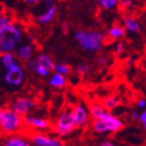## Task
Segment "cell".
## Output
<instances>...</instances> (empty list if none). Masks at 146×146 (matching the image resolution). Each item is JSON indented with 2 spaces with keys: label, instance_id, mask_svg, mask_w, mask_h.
Instances as JSON below:
<instances>
[{
  "label": "cell",
  "instance_id": "cell-1",
  "mask_svg": "<svg viewBox=\"0 0 146 146\" xmlns=\"http://www.w3.org/2000/svg\"><path fill=\"white\" fill-rule=\"evenodd\" d=\"M75 39L84 51L95 53L101 50L106 40V36L98 30L81 29L75 33Z\"/></svg>",
  "mask_w": 146,
  "mask_h": 146
},
{
  "label": "cell",
  "instance_id": "cell-2",
  "mask_svg": "<svg viewBox=\"0 0 146 146\" xmlns=\"http://www.w3.org/2000/svg\"><path fill=\"white\" fill-rule=\"evenodd\" d=\"M24 38V30L20 25L12 23L0 31V54L15 52Z\"/></svg>",
  "mask_w": 146,
  "mask_h": 146
},
{
  "label": "cell",
  "instance_id": "cell-3",
  "mask_svg": "<svg viewBox=\"0 0 146 146\" xmlns=\"http://www.w3.org/2000/svg\"><path fill=\"white\" fill-rule=\"evenodd\" d=\"M125 123L117 115H115L111 111H107L98 119H93L91 128L93 132L99 135L115 134L124 128Z\"/></svg>",
  "mask_w": 146,
  "mask_h": 146
},
{
  "label": "cell",
  "instance_id": "cell-4",
  "mask_svg": "<svg viewBox=\"0 0 146 146\" xmlns=\"http://www.w3.org/2000/svg\"><path fill=\"white\" fill-rule=\"evenodd\" d=\"M24 128L23 117L15 113L10 107L0 108V132L6 136L20 134Z\"/></svg>",
  "mask_w": 146,
  "mask_h": 146
},
{
  "label": "cell",
  "instance_id": "cell-5",
  "mask_svg": "<svg viewBox=\"0 0 146 146\" xmlns=\"http://www.w3.org/2000/svg\"><path fill=\"white\" fill-rule=\"evenodd\" d=\"M52 129L56 136L58 137H68L76 130V126L74 124L73 117H72L71 108H64L58 113L52 125Z\"/></svg>",
  "mask_w": 146,
  "mask_h": 146
},
{
  "label": "cell",
  "instance_id": "cell-6",
  "mask_svg": "<svg viewBox=\"0 0 146 146\" xmlns=\"http://www.w3.org/2000/svg\"><path fill=\"white\" fill-rule=\"evenodd\" d=\"M4 83L12 88H20L26 80V72L22 62L17 60L15 63L5 68V74L3 76Z\"/></svg>",
  "mask_w": 146,
  "mask_h": 146
},
{
  "label": "cell",
  "instance_id": "cell-7",
  "mask_svg": "<svg viewBox=\"0 0 146 146\" xmlns=\"http://www.w3.org/2000/svg\"><path fill=\"white\" fill-rule=\"evenodd\" d=\"M9 107L15 113L24 117L36 110L37 103L33 98L29 96H20L15 98V100H12Z\"/></svg>",
  "mask_w": 146,
  "mask_h": 146
},
{
  "label": "cell",
  "instance_id": "cell-8",
  "mask_svg": "<svg viewBox=\"0 0 146 146\" xmlns=\"http://www.w3.org/2000/svg\"><path fill=\"white\" fill-rule=\"evenodd\" d=\"M23 123H24V127H26L33 132L47 131L52 126L51 122L48 119L33 115V113H30V115L23 117Z\"/></svg>",
  "mask_w": 146,
  "mask_h": 146
},
{
  "label": "cell",
  "instance_id": "cell-9",
  "mask_svg": "<svg viewBox=\"0 0 146 146\" xmlns=\"http://www.w3.org/2000/svg\"><path fill=\"white\" fill-rule=\"evenodd\" d=\"M72 117L76 128L82 129L85 128L90 122V113L88 110V106L85 103H78L71 108Z\"/></svg>",
  "mask_w": 146,
  "mask_h": 146
},
{
  "label": "cell",
  "instance_id": "cell-10",
  "mask_svg": "<svg viewBox=\"0 0 146 146\" xmlns=\"http://www.w3.org/2000/svg\"><path fill=\"white\" fill-rule=\"evenodd\" d=\"M33 146H61L64 145L60 138L52 135L45 134L43 132H33L29 136Z\"/></svg>",
  "mask_w": 146,
  "mask_h": 146
},
{
  "label": "cell",
  "instance_id": "cell-11",
  "mask_svg": "<svg viewBox=\"0 0 146 146\" xmlns=\"http://www.w3.org/2000/svg\"><path fill=\"white\" fill-rule=\"evenodd\" d=\"M15 54L17 58L21 62H26L30 59L34 58L35 55V47L30 43H23L20 44L17 48L15 50Z\"/></svg>",
  "mask_w": 146,
  "mask_h": 146
},
{
  "label": "cell",
  "instance_id": "cell-12",
  "mask_svg": "<svg viewBox=\"0 0 146 146\" xmlns=\"http://www.w3.org/2000/svg\"><path fill=\"white\" fill-rule=\"evenodd\" d=\"M1 146H33L29 137L22 134L8 135L2 140Z\"/></svg>",
  "mask_w": 146,
  "mask_h": 146
},
{
  "label": "cell",
  "instance_id": "cell-13",
  "mask_svg": "<svg viewBox=\"0 0 146 146\" xmlns=\"http://www.w3.org/2000/svg\"><path fill=\"white\" fill-rule=\"evenodd\" d=\"M123 27H124L125 31L129 32L131 34H140L142 31L141 22L133 15H128V17H124Z\"/></svg>",
  "mask_w": 146,
  "mask_h": 146
},
{
  "label": "cell",
  "instance_id": "cell-14",
  "mask_svg": "<svg viewBox=\"0 0 146 146\" xmlns=\"http://www.w3.org/2000/svg\"><path fill=\"white\" fill-rule=\"evenodd\" d=\"M57 12H58V8L56 5H53L51 7H47L37 17V21L41 25H48L56 17Z\"/></svg>",
  "mask_w": 146,
  "mask_h": 146
},
{
  "label": "cell",
  "instance_id": "cell-15",
  "mask_svg": "<svg viewBox=\"0 0 146 146\" xmlns=\"http://www.w3.org/2000/svg\"><path fill=\"white\" fill-rule=\"evenodd\" d=\"M127 32L125 31L122 25H113L108 29L107 34L105 36L110 38V40H122L126 37Z\"/></svg>",
  "mask_w": 146,
  "mask_h": 146
},
{
  "label": "cell",
  "instance_id": "cell-16",
  "mask_svg": "<svg viewBox=\"0 0 146 146\" xmlns=\"http://www.w3.org/2000/svg\"><path fill=\"white\" fill-rule=\"evenodd\" d=\"M48 83L52 88L62 89V88H64L68 85V79H66V76H62L57 73H53L52 75L49 76Z\"/></svg>",
  "mask_w": 146,
  "mask_h": 146
},
{
  "label": "cell",
  "instance_id": "cell-17",
  "mask_svg": "<svg viewBox=\"0 0 146 146\" xmlns=\"http://www.w3.org/2000/svg\"><path fill=\"white\" fill-rule=\"evenodd\" d=\"M88 110L90 113V117H92L93 119H98L102 117L104 113H106L108 110H106L103 107L102 103L100 102H92L89 106H88Z\"/></svg>",
  "mask_w": 146,
  "mask_h": 146
},
{
  "label": "cell",
  "instance_id": "cell-18",
  "mask_svg": "<svg viewBox=\"0 0 146 146\" xmlns=\"http://www.w3.org/2000/svg\"><path fill=\"white\" fill-rule=\"evenodd\" d=\"M35 59H36L37 64L46 68L47 70H49L50 72L53 71V66H54V63L55 62H54L53 58H52L48 53H45V52L39 53Z\"/></svg>",
  "mask_w": 146,
  "mask_h": 146
},
{
  "label": "cell",
  "instance_id": "cell-19",
  "mask_svg": "<svg viewBox=\"0 0 146 146\" xmlns=\"http://www.w3.org/2000/svg\"><path fill=\"white\" fill-rule=\"evenodd\" d=\"M19 59L17 58L15 52H5L0 54V64L4 68H7L11 64L15 63Z\"/></svg>",
  "mask_w": 146,
  "mask_h": 146
},
{
  "label": "cell",
  "instance_id": "cell-20",
  "mask_svg": "<svg viewBox=\"0 0 146 146\" xmlns=\"http://www.w3.org/2000/svg\"><path fill=\"white\" fill-rule=\"evenodd\" d=\"M102 105L106 110L111 111V110H115V108H117L121 105V101L115 96H108V97H106L103 100Z\"/></svg>",
  "mask_w": 146,
  "mask_h": 146
},
{
  "label": "cell",
  "instance_id": "cell-21",
  "mask_svg": "<svg viewBox=\"0 0 146 146\" xmlns=\"http://www.w3.org/2000/svg\"><path fill=\"white\" fill-rule=\"evenodd\" d=\"M96 2L102 10L110 11V10L117 8L119 0H96Z\"/></svg>",
  "mask_w": 146,
  "mask_h": 146
},
{
  "label": "cell",
  "instance_id": "cell-22",
  "mask_svg": "<svg viewBox=\"0 0 146 146\" xmlns=\"http://www.w3.org/2000/svg\"><path fill=\"white\" fill-rule=\"evenodd\" d=\"M53 71L54 73L60 74V75L66 77L72 73V68L66 62H55L53 66Z\"/></svg>",
  "mask_w": 146,
  "mask_h": 146
},
{
  "label": "cell",
  "instance_id": "cell-23",
  "mask_svg": "<svg viewBox=\"0 0 146 146\" xmlns=\"http://www.w3.org/2000/svg\"><path fill=\"white\" fill-rule=\"evenodd\" d=\"M77 72H78L79 75L86 76L91 72V66L87 62H80L77 66Z\"/></svg>",
  "mask_w": 146,
  "mask_h": 146
},
{
  "label": "cell",
  "instance_id": "cell-24",
  "mask_svg": "<svg viewBox=\"0 0 146 146\" xmlns=\"http://www.w3.org/2000/svg\"><path fill=\"white\" fill-rule=\"evenodd\" d=\"M34 73L36 74V75L39 76V77H42V78H46V77H49V76H50V73H51V72L49 71V70H47L46 68H44V66L37 64L36 68H35Z\"/></svg>",
  "mask_w": 146,
  "mask_h": 146
},
{
  "label": "cell",
  "instance_id": "cell-25",
  "mask_svg": "<svg viewBox=\"0 0 146 146\" xmlns=\"http://www.w3.org/2000/svg\"><path fill=\"white\" fill-rule=\"evenodd\" d=\"M12 23H15L13 22V19L10 15H8L7 13L3 15L2 17H0V31L5 29V28L9 26L10 24H12Z\"/></svg>",
  "mask_w": 146,
  "mask_h": 146
},
{
  "label": "cell",
  "instance_id": "cell-26",
  "mask_svg": "<svg viewBox=\"0 0 146 146\" xmlns=\"http://www.w3.org/2000/svg\"><path fill=\"white\" fill-rule=\"evenodd\" d=\"M133 4H134V0H119L117 7L123 10H128L133 6Z\"/></svg>",
  "mask_w": 146,
  "mask_h": 146
},
{
  "label": "cell",
  "instance_id": "cell-27",
  "mask_svg": "<svg viewBox=\"0 0 146 146\" xmlns=\"http://www.w3.org/2000/svg\"><path fill=\"white\" fill-rule=\"evenodd\" d=\"M25 63H26V68H27L28 71L33 72V73H34L35 68H36V66H37L36 59H35V58H32V59H30V60L26 61Z\"/></svg>",
  "mask_w": 146,
  "mask_h": 146
},
{
  "label": "cell",
  "instance_id": "cell-28",
  "mask_svg": "<svg viewBox=\"0 0 146 146\" xmlns=\"http://www.w3.org/2000/svg\"><path fill=\"white\" fill-rule=\"evenodd\" d=\"M140 124L142 125L144 129L146 128V111L145 110H142V111L139 112V115H138V119H137Z\"/></svg>",
  "mask_w": 146,
  "mask_h": 146
},
{
  "label": "cell",
  "instance_id": "cell-29",
  "mask_svg": "<svg viewBox=\"0 0 146 146\" xmlns=\"http://www.w3.org/2000/svg\"><path fill=\"white\" fill-rule=\"evenodd\" d=\"M125 48H126V45L123 41H119L117 43V46H115V52L117 54H121L125 51Z\"/></svg>",
  "mask_w": 146,
  "mask_h": 146
},
{
  "label": "cell",
  "instance_id": "cell-30",
  "mask_svg": "<svg viewBox=\"0 0 146 146\" xmlns=\"http://www.w3.org/2000/svg\"><path fill=\"white\" fill-rule=\"evenodd\" d=\"M137 105H138V107L140 108V110H145V107H146V99L145 98H139L138 101H137Z\"/></svg>",
  "mask_w": 146,
  "mask_h": 146
},
{
  "label": "cell",
  "instance_id": "cell-31",
  "mask_svg": "<svg viewBox=\"0 0 146 146\" xmlns=\"http://www.w3.org/2000/svg\"><path fill=\"white\" fill-rule=\"evenodd\" d=\"M99 146H117V144L115 142L110 140V139H106V140H103Z\"/></svg>",
  "mask_w": 146,
  "mask_h": 146
},
{
  "label": "cell",
  "instance_id": "cell-32",
  "mask_svg": "<svg viewBox=\"0 0 146 146\" xmlns=\"http://www.w3.org/2000/svg\"><path fill=\"white\" fill-rule=\"evenodd\" d=\"M41 2L44 4L45 7H51L53 5H55V0H41Z\"/></svg>",
  "mask_w": 146,
  "mask_h": 146
},
{
  "label": "cell",
  "instance_id": "cell-33",
  "mask_svg": "<svg viewBox=\"0 0 146 146\" xmlns=\"http://www.w3.org/2000/svg\"><path fill=\"white\" fill-rule=\"evenodd\" d=\"M25 4L30 5V6H34V5H37L38 3L41 2V0H22Z\"/></svg>",
  "mask_w": 146,
  "mask_h": 146
},
{
  "label": "cell",
  "instance_id": "cell-34",
  "mask_svg": "<svg viewBox=\"0 0 146 146\" xmlns=\"http://www.w3.org/2000/svg\"><path fill=\"white\" fill-rule=\"evenodd\" d=\"M97 63L100 64V66H105V64L107 63V58L103 55L99 56V57L97 58Z\"/></svg>",
  "mask_w": 146,
  "mask_h": 146
},
{
  "label": "cell",
  "instance_id": "cell-35",
  "mask_svg": "<svg viewBox=\"0 0 146 146\" xmlns=\"http://www.w3.org/2000/svg\"><path fill=\"white\" fill-rule=\"evenodd\" d=\"M4 15H6V10H5V7L2 4H0V17H2Z\"/></svg>",
  "mask_w": 146,
  "mask_h": 146
},
{
  "label": "cell",
  "instance_id": "cell-36",
  "mask_svg": "<svg viewBox=\"0 0 146 146\" xmlns=\"http://www.w3.org/2000/svg\"><path fill=\"white\" fill-rule=\"evenodd\" d=\"M138 115H139V112L138 111H133L131 113L132 119H134V121H137V119H138Z\"/></svg>",
  "mask_w": 146,
  "mask_h": 146
},
{
  "label": "cell",
  "instance_id": "cell-37",
  "mask_svg": "<svg viewBox=\"0 0 146 146\" xmlns=\"http://www.w3.org/2000/svg\"><path fill=\"white\" fill-rule=\"evenodd\" d=\"M61 146H64V145H61Z\"/></svg>",
  "mask_w": 146,
  "mask_h": 146
}]
</instances>
